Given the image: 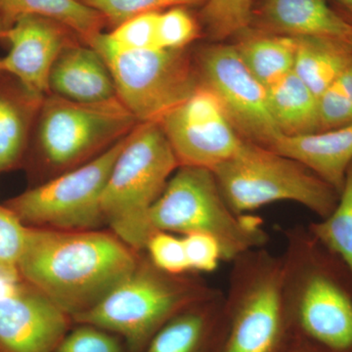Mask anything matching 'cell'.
<instances>
[{
    "label": "cell",
    "mask_w": 352,
    "mask_h": 352,
    "mask_svg": "<svg viewBox=\"0 0 352 352\" xmlns=\"http://www.w3.org/2000/svg\"><path fill=\"white\" fill-rule=\"evenodd\" d=\"M160 13L149 12L135 16L113 28L112 32H100L98 38L109 47L116 50L161 48L159 43Z\"/></svg>",
    "instance_id": "26"
},
{
    "label": "cell",
    "mask_w": 352,
    "mask_h": 352,
    "mask_svg": "<svg viewBox=\"0 0 352 352\" xmlns=\"http://www.w3.org/2000/svg\"><path fill=\"white\" fill-rule=\"evenodd\" d=\"M219 292L199 278L159 270L143 252L133 272L96 307L73 322L115 333L129 352H144L166 322Z\"/></svg>",
    "instance_id": "4"
},
{
    "label": "cell",
    "mask_w": 352,
    "mask_h": 352,
    "mask_svg": "<svg viewBox=\"0 0 352 352\" xmlns=\"http://www.w3.org/2000/svg\"><path fill=\"white\" fill-rule=\"evenodd\" d=\"M138 124L118 97L82 103L48 94L36 127V161L43 182L100 156Z\"/></svg>",
    "instance_id": "6"
},
{
    "label": "cell",
    "mask_w": 352,
    "mask_h": 352,
    "mask_svg": "<svg viewBox=\"0 0 352 352\" xmlns=\"http://www.w3.org/2000/svg\"><path fill=\"white\" fill-rule=\"evenodd\" d=\"M72 323L22 278L0 289V352H51Z\"/></svg>",
    "instance_id": "13"
},
{
    "label": "cell",
    "mask_w": 352,
    "mask_h": 352,
    "mask_svg": "<svg viewBox=\"0 0 352 352\" xmlns=\"http://www.w3.org/2000/svg\"><path fill=\"white\" fill-rule=\"evenodd\" d=\"M179 166L159 122L139 124L127 136L104 189L101 210L109 230L134 251L145 252L156 232L150 210Z\"/></svg>",
    "instance_id": "3"
},
{
    "label": "cell",
    "mask_w": 352,
    "mask_h": 352,
    "mask_svg": "<svg viewBox=\"0 0 352 352\" xmlns=\"http://www.w3.org/2000/svg\"><path fill=\"white\" fill-rule=\"evenodd\" d=\"M159 124L180 166L212 171L235 156L245 142L227 119L219 99L201 85Z\"/></svg>",
    "instance_id": "12"
},
{
    "label": "cell",
    "mask_w": 352,
    "mask_h": 352,
    "mask_svg": "<svg viewBox=\"0 0 352 352\" xmlns=\"http://www.w3.org/2000/svg\"><path fill=\"white\" fill-rule=\"evenodd\" d=\"M98 34L87 44L105 60L118 99L139 124L161 122L200 87L195 60L187 48L116 50Z\"/></svg>",
    "instance_id": "9"
},
{
    "label": "cell",
    "mask_w": 352,
    "mask_h": 352,
    "mask_svg": "<svg viewBox=\"0 0 352 352\" xmlns=\"http://www.w3.org/2000/svg\"><path fill=\"white\" fill-rule=\"evenodd\" d=\"M200 25L186 7H173L160 13L159 43L164 50L187 48L200 36Z\"/></svg>",
    "instance_id": "30"
},
{
    "label": "cell",
    "mask_w": 352,
    "mask_h": 352,
    "mask_svg": "<svg viewBox=\"0 0 352 352\" xmlns=\"http://www.w3.org/2000/svg\"><path fill=\"white\" fill-rule=\"evenodd\" d=\"M224 312L226 296L219 291L166 322L144 352H206L215 325Z\"/></svg>",
    "instance_id": "18"
},
{
    "label": "cell",
    "mask_w": 352,
    "mask_h": 352,
    "mask_svg": "<svg viewBox=\"0 0 352 352\" xmlns=\"http://www.w3.org/2000/svg\"><path fill=\"white\" fill-rule=\"evenodd\" d=\"M212 173L227 203L239 214L291 201L322 219L332 214L339 201L337 190L302 164L248 141Z\"/></svg>",
    "instance_id": "7"
},
{
    "label": "cell",
    "mask_w": 352,
    "mask_h": 352,
    "mask_svg": "<svg viewBox=\"0 0 352 352\" xmlns=\"http://www.w3.org/2000/svg\"><path fill=\"white\" fill-rule=\"evenodd\" d=\"M296 38L294 73L319 97L352 63V44L330 36Z\"/></svg>",
    "instance_id": "19"
},
{
    "label": "cell",
    "mask_w": 352,
    "mask_h": 352,
    "mask_svg": "<svg viewBox=\"0 0 352 352\" xmlns=\"http://www.w3.org/2000/svg\"><path fill=\"white\" fill-rule=\"evenodd\" d=\"M190 270L212 272L223 261L221 248L217 239L208 234L190 233L182 236Z\"/></svg>",
    "instance_id": "33"
},
{
    "label": "cell",
    "mask_w": 352,
    "mask_h": 352,
    "mask_svg": "<svg viewBox=\"0 0 352 352\" xmlns=\"http://www.w3.org/2000/svg\"><path fill=\"white\" fill-rule=\"evenodd\" d=\"M234 44L245 67L266 88L292 73L295 66L296 38L248 30Z\"/></svg>",
    "instance_id": "21"
},
{
    "label": "cell",
    "mask_w": 352,
    "mask_h": 352,
    "mask_svg": "<svg viewBox=\"0 0 352 352\" xmlns=\"http://www.w3.org/2000/svg\"><path fill=\"white\" fill-rule=\"evenodd\" d=\"M307 229L352 271V164L337 207L329 217L312 222Z\"/></svg>",
    "instance_id": "24"
},
{
    "label": "cell",
    "mask_w": 352,
    "mask_h": 352,
    "mask_svg": "<svg viewBox=\"0 0 352 352\" xmlns=\"http://www.w3.org/2000/svg\"><path fill=\"white\" fill-rule=\"evenodd\" d=\"M270 149L302 164L340 194L352 164V124L305 135H282Z\"/></svg>",
    "instance_id": "17"
},
{
    "label": "cell",
    "mask_w": 352,
    "mask_h": 352,
    "mask_svg": "<svg viewBox=\"0 0 352 352\" xmlns=\"http://www.w3.org/2000/svg\"><path fill=\"white\" fill-rule=\"evenodd\" d=\"M50 94L82 103L117 98L112 74L98 51L76 41L62 51L50 76Z\"/></svg>",
    "instance_id": "15"
},
{
    "label": "cell",
    "mask_w": 352,
    "mask_h": 352,
    "mask_svg": "<svg viewBox=\"0 0 352 352\" xmlns=\"http://www.w3.org/2000/svg\"><path fill=\"white\" fill-rule=\"evenodd\" d=\"M320 131L352 124V63L318 97Z\"/></svg>",
    "instance_id": "28"
},
{
    "label": "cell",
    "mask_w": 352,
    "mask_h": 352,
    "mask_svg": "<svg viewBox=\"0 0 352 352\" xmlns=\"http://www.w3.org/2000/svg\"><path fill=\"white\" fill-rule=\"evenodd\" d=\"M194 60L201 85L217 96L241 138L266 148L281 138L270 113L267 89L245 67L234 45L207 46Z\"/></svg>",
    "instance_id": "11"
},
{
    "label": "cell",
    "mask_w": 352,
    "mask_h": 352,
    "mask_svg": "<svg viewBox=\"0 0 352 352\" xmlns=\"http://www.w3.org/2000/svg\"><path fill=\"white\" fill-rule=\"evenodd\" d=\"M149 219L155 231L212 236L219 243L223 261H235L267 244L263 220L234 212L207 168L179 166L153 206Z\"/></svg>",
    "instance_id": "5"
},
{
    "label": "cell",
    "mask_w": 352,
    "mask_h": 352,
    "mask_svg": "<svg viewBox=\"0 0 352 352\" xmlns=\"http://www.w3.org/2000/svg\"><path fill=\"white\" fill-rule=\"evenodd\" d=\"M259 31L293 36L352 38V24L328 6L325 0H261L254 11Z\"/></svg>",
    "instance_id": "16"
},
{
    "label": "cell",
    "mask_w": 352,
    "mask_h": 352,
    "mask_svg": "<svg viewBox=\"0 0 352 352\" xmlns=\"http://www.w3.org/2000/svg\"><path fill=\"white\" fill-rule=\"evenodd\" d=\"M283 254L289 317L323 352H352V271L308 229L287 233Z\"/></svg>",
    "instance_id": "2"
},
{
    "label": "cell",
    "mask_w": 352,
    "mask_h": 352,
    "mask_svg": "<svg viewBox=\"0 0 352 352\" xmlns=\"http://www.w3.org/2000/svg\"><path fill=\"white\" fill-rule=\"evenodd\" d=\"M124 340L115 333L89 324L69 329L51 352H126Z\"/></svg>",
    "instance_id": "29"
},
{
    "label": "cell",
    "mask_w": 352,
    "mask_h": 352,
    "mask_svg": "<svg viewBox=\"0 0 352 352\" xmlns=\"http://www.w3.org/2000/svg\"><path fill=\"white\" fill-rule=\"evenodd\" d=\"M254 0H207L201 11V24L215 41L241 36L250 30Z\"/></svg>",
    "instance_id": "25"
},
{
    "label": "cell",
    "mask_w": 352,
    "mask_h": 352,
    "mask_svg": "<svg viewBox=\"0 0 352 352\" xmlns=\"http://www.w3.org/2000/svg\"><path fill=\"white\" fill-rule=\"evenodd\" d=\"M141 254L111 230L28 227L18 271L24 281L73 320L126 280Z\"/></svg>",
    "instance_id": "1"
},
{
    "label": "cell",
    "mask_w": 352,
    "mask_h": 352,
    "mask_svg": "<svg viewBox=\"0 0 352 352\" xmlns=\"http://www.w3.org/2000/svg\"><path fill=\"white\" fill-rule=\"evenodd\" d=\"M222 352H277L289 318L283 256L263 248L233 261Z\"/></svg>",
    "instance_id": "8"
},
{
    "label": "cell",
    "mask_w": 352,
    "mask_h": 352,
    "mask_svg": "<svg viewBox=\"0 0 352 352\" xmlns=\"http://www.w3.org/2000/svg\"><path fill=\"white\" fill-rule=\"evenodd\" d=\"M145 252L153 264L164 272L173 275L191 272L182 236L156 231L148 240Z\"/></svg>",
    "instance_id": "31"
},
{
    "label": "cell",
    "mask_w": 352,
    "mask_h": 352,
    "mask_svg": "<svg viewBox=\"0 0 352 352\" xmlns=\"http://www.w3.org/2000/svg\"><path fill=\"white\" fill-rule=\"evenodd\" d=\"M6 28L4 25L3 18H2L1 11H0V38H3L4 34H6Z\"/></svg>",
    "instance_id": "35"
},
{
    "label": "cell",
    "mask_w": 352,
    "mask_h": 352,
    "mask_svg": "<svg viewBox=\"0 0 352 352\" xmlns=\"http://www.w3.org/2000/svg\"><path fill=\"white\" fill-rule=\"evenodd\" d=\"M28 226L0 205V275L19 274L18 265L27 239Z\"/></svg>",
    "instance_id": "32"
},
{
    "label": "cell",
    "mask_w": 352,
    "mask_h": 352,
    "mask_svg": "<svg viewBox=\"0 0 352 352\" xmlns=\"http://www.w3.org/2000/svg\"><path fill=\"white\" fill-rule=\"evenodd\" d=\"M336 1L339 2L344 8L347 9L349 12L352 14V0H336Z\"/></svg>",
    "instance_id": "34"
},
{
    "label": "cell",
    "mask_w": 352,
    "mask_h": 352,
    "mask_svg": "<svg viewBox=\"0 0 352 352\" xmlns=\"http://www.w3.org/2000/svg\"><path fill=\"white\" fill-rule=\"evenodd\" d=\"M351 43L352 44V38H351Z\"/></svg>",
    "instance_id": "37"
},
{
    "label": "cell",
    "mask_w": 352,
    "mask_h": 352,
    "mask_svg": "<svg viewBox=\"0 0 352 352\" xmlns=\"http://www.w3.org/2000/svg\"><path fill=\"white\" fill-rule=\"evenodd\" d=\"M307 352H323V351H321L320 349H318V351H307Z\"/></svg>",
    "instance_id": "36"
},
{
    "label": "cell",
    "mask_w": 352,
    "mask_h": 352,
    "mask_svg": "<svg viewBox=\"0 0 352 352\" xmlns=\"http://www.w3.org/2000/svg\"><path fill=\"white\" fill-rule=\"evenodd\" d=\"M43 99L24 89L21 94L0 89V173L13 170L24 157L32 122Z\"/></svg>",
    "instance_id": "23"
},
{
    "label": "cell",
    "mask_w": 352,
    "mask_h": 352,
    "mask_svg": "<svg viewBox=\"0 0 352 352\" xmlns=\"http://www.w3.org/2000/svg\"><path fill=\"white\" fill-rule=\"evenodd\" d=\"M266 89L271 116L282 135L320 131L318 97L294 71Z\"/></svg>",
    "instance_id": "20"
},
{
    "label": "cell",
    "mask_w": 352,
    "mask_h": 352,
    "mask_svg": "<svg viewBox=\"0 0 352 352\" xmlns=\"http://www.w3.org/2000/svg\"><path fill=\"white\" fill-rule=\"evenodd\" d=\"M9 43L0 58V75L15 78L32 96L43 99L50 94V76L65 48L82 41L63 25L39 16H23L6 30Z\"/></svg>",
    "instance_id": "14"
},
{
    "label": "cell",
    "mask_w": 352,
    "mask_h": 352,
    "mask_svg": "<svg viewBox=\"0 0 352 352\" xmlns=\"http://www.w3.org/2000/svg\"><path fill=\"white\" fill-rule=\"evenodd\" d=\"M0 11L6 30L23 16H39L63 25L85 43L106 25L100 14L80 0H0Z\"/></svg>",
    "instance_id": "22"
},
{
    "label": "cell",
    "mask_w": 352,
    "mask_h": 352,
    "mask_svg": "<svg viewBox=\"0 0 352 352\" xmlns=\"http://www.w3.org/2000/svg\"><path fill=\"white\" fill-rule=\"evenodd\" d=\"M126 138L100 156L25 190L4 206L28 227L60 231L103 228L102 195Z\"/></svg>",
    "instance_id": "10"
},
{
    "label": "cell",
    "mask_w": 352,
    "mask_h": 352,
    "mask_svg": "<svg viewBox=\"0 0 352 352\" xmlns=\"http://www.w3.org/2000/svg\"><path fill=\"white\" fill-rule=\"evenodd\" d=\"M100 14L106 24L117 27L124 21L149 12H162L173 7L201 6L207 0H80Z\"/></svg>",
    "instance_id": "27"
}]
</instances>
